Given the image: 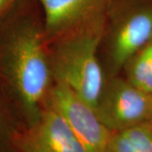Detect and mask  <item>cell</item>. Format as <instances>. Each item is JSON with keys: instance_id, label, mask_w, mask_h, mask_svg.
I'll return each mask as SVG.
<instances>
[{"instance_id": "cell-3", "label": "cell", "mask_w": 152, "mask_h": 152, "mask_svg": "<svg viewBox=\"0 0 152 152\" xmlns=\"http://www.w3.org/2000/svg\"><path fill=\"white\" fill-rule=\"evenodd\" d=\"M107 15L112 20L108 62L113 75H116L152 40V3L114 0Z\"/></svg>"}, {"instance_id": "cell-4", "label": "cell", "mask_w": 152, "mask_h": 152, "mask_svg": "<svg viewBox=\"0 0 152 152\" xmlns=\"http://www.w3.org/2000/svg\"><path fill=\"white\" fill-rule=\"evenodd\" d=\"M96 112L112 132L152 122V96L127 79L112 76L106 80Z\"/></svg>"}, {"instance_id": "cell-6", "label": "cell", "mask_w": 152, "mask_h": 152, "mask_svg": "<svg viewBox=\"0 0 152 152\" xmlns=\"http://www.w3.org/2000/svg\"><path fill=\"white\" fill-rule=\"evenodd\" d=\"M44 12V37L48 41L107 16L114 0H39Z\"/></svg>"}, {"instance_id": "cell-8", "label": "cell", "mask_w": 152, "mask_h": 152, "mask_svg": "<svg viewBox=\"0 0 152 152\" xmlns=\"http://www.w3.org/2000/svg\"><path fill=\"white\" fill-rule=\"evenodd\" d=\"M105 152H152V122L112 132Z\"/></svg>"}, {"instance_id": "cell-10", "label": "cell", "mask_w": 152, "mask_h": 152, "mask_svg": "<svg viewBox=\"0 0 152 152\" xmlns=\"http://www.w3.org/2000/svg\"><path fill=\"white\" fill-rule=\"evenodd\" d=\"M17 0H0V16L10 9Z\"/></svg>"}, {"instance_id": "cell-7", "label": "cell", "mask_w": 152, "mask_h": 152, "mask_svg": "<svg viewBox=\"0 0 152 152\" xmlns=\"http://www.w3.org/2000/svg\"><path fill=\"white\" fill-rule=\"evenodd\" d=\"M20 147L22 152H87L64 118L47 104Z\"/></svg>"}, {"instance_id": "cell-1", "label": "cell", "mask_w": 152, "mask_h": 152, "mask_svg": "<svg viewBox=\"0 0 152 152\" xmlns=\"http://www.w3.org/2000/svg\"><path fill=\"white\" fill-rule=\"evenodd\" d=\"M43 31L34 24H18L6 35L0 47L3 72L16 95L29 127L40 118L53 79L50 57Z\"/></svg>"}, {"instance_id": "cell-9", "label": "cell", "mask_w": 152, "mask_h": 152, "mask_svg": "<svg viewBox=\"0 0 152 152\" xmlns=\"http://www.w3.org/2000/svg\"><path fill=\"white\" fill-rule=\"evenodd\" d=\"M125 67L127 80L152 96V40L140 49Z\"/></svg>"}, {"instance_id": "cell-5", "label": "cell", "mask_w": 152, "mask_h": 152, "mask_svg": "<svg viewBox=\"0 0 152 152\" xmlns=\"http://www.w3.org/2000/svg\"><path fill=\"white\" fill-rule=\"evenodd\" d=\"M45 101L64 118L87 152L106 151L112 131L80 95L64 84L55 83Z\"/></svg>"}, {"instance_id": "cell-2", "label": "cell", "mask_w": 152, "mask_h": 152, "mask_svg": "<svg viewBox=\"0 0 152 152\" xmlns=\"http://www.w3.org/2000/svg\"><path fill=\"white\" fill-rule=\"evenodd\" d=\"M107 19L101 17L57 38L49 53L55 83L69 87L95 110L106 82L97 52Z\"/></svg>"}]
</instances>
